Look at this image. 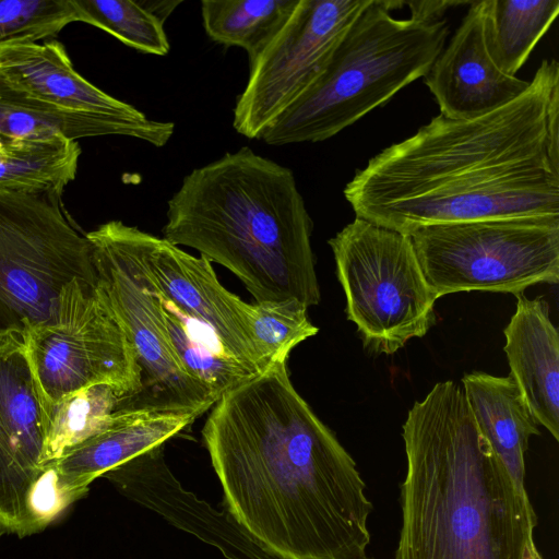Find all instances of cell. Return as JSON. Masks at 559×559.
Listing matches in <instances>:
<instances>
[{
	"label": "cell",
	"mask_w": 559,
	"mask_h": 559,
	"mask_svg": "<svg viewBox=\"0 0 559 559\" xmlns=\"http://www.w3.org/2000/svg\"><path fill=\"white\" fill-rule=\"evenodd\" d=\"M151 290L158 298L164 330L177 359L217 401L226 392L255 376L229 355L209 326L185 314L170 301Z\"/></svg>",
	"instance_id": "obj_20"
},
{
	"label": "cell",
	"mask_w": 559,
	"mask_h": 559,
	"mask_svg": "<svg viewBox=\"0 0 559 559\" xmlns=\"http://www.w3.org/2000/svg\"><path fill=\"white\" fill-rule=\"evenodd\" d=\"M81 147L63 134L4 139L0 153V190L62 194L76 176Z\"/></svg>",
	"instance_id": "obj_21"
},
{
	"label": "cell",
	"mask_w": 559,
	"mask_h": 559,
	"mask_svg": "<svg viewBox=\"0 0 559 559\" xmlns=\"http://www.w3.org/2000/svg\"><path fill=\"white\" fill-rule=\"evenodd\" d=\"M462 384L479 430L518 489L527 492L525 454L531 437L540 431L513 377L472 372L463 377Z\"/></svg>",
	"instance_id": "obj_18"
},
{
	"label": "cell",
	"mask_w": 559,
	"mask_h": 559,
	"mask_svg": "<svg viewBox=\"0 0 559 559\" xmlns=\"http://www.w3.org/2000/svg\"><path fill=\"white\" fill-rule=\"evenodd\" d=\"M312 229L293 170L243 146L185 176L163 238L225 266L257 304L309 308L320 301Z\"/></svg>",
	"instance_id": "obj_4"
},
{
	"label": "cell",
	"mask_w": 559,
	"mask_h": 559,
	"mask_svg": "<svg viewBox=\"0 0 559 559\" xmlns=\"http://www.w3.org/2000/svg\"><path fill=\"white\" fill-rule=\"evenodd\" d=\"M121 397L123 395L112 386L98 384L71 394L52 406L47 414L46 465L105 430Z\"/></svg>",
	"instance_id": "obj_24"
},
{
	"label": "cell",
	"mask_w": 559,
	"mask_h": 559,
	"mask_svg": "<svg viewBox=\"0 0 559 559\" xmlns=\"http://www.w3.org/2000/svg\"><path fill=\"white\" fill-rule=\"evenodd\" d=\"M48 415L21 334L0 338V525L21 538L39 533L69 507L55 464L44 461Z\"/></svg>",
	"instance_id": "obj_11"
},
{
	"label": "cell",
	"mask_w": 559,
	"mask_h": 559,
	"mask_svg": "<svg viewBox=\"0 0 559 559\" xmlns=\"http://www.w3.org/2000/svg\"><path fill=\"white\" fill-rule=\"evenodd\" d=\"M559 64L543 60L524 93L472 119L439 115L356 171V217L409 235L419 227L559 217V150L548 133Z\"/></svg>",
	"instance_id": "obj_2"
},
{
	"label": "cell",
	"mask_w": 559,
	"mask_h": 559,
	"mask_svg": "<svg viewBox=\"0 0 559 559\" xmlns=\"http://www.w3.org/2000/svg\"><path fill=\"white\" fill-rule=\"evenodd\" d=\"M0 75L31 98L58 110L139 124L155 121L83 78L74 69L64 46L55 39L1 44Z\"/></svg>",
	"instance_id": "obj_15"
},
{
	"label": "cell",
	"mask_w": 559,
	"mask_h": 559,
	"mask_svg": "<svg viewBox=\"0 0 559 559\" xmlns=\"http://www.w3.org/2000/svg\"><path fill=\"white\" fill-rule=\"evenodd\" d=\"M394 559H522L537 515L479 430L463 389L435 384L403 425Z\"/></svg>",
	"instance_id": "obj_3"
},
{
	"label": "cell",
	"mask_w": 559,
	"mask_h": 559,
	"mask_svg": "<svg viewBox=\"0 0 559 559\" xmlns=\"http://www.w3.org/2000/svg\"><path fill=\"white\" fill-rule=\"evenodd\" d=\"M84 22L144 53L165 56L170 45L162 23L141 1L74 0Z\"/></svg>",
	"instance_id": "obj_25"
},
{
	"label": "cell",
	"mask_w": 559,
	"mask_h": 559,
	"mask_svg": "<svg viewBox=\"0 0 559 559\" xmlns=\"http://www.w3.org/2000/svg\"><path fill=\"white\" fill-rule=\"evenodd\" d=\"M141 3L153 13L162 23L169 16L174 9L181 1H141Z\"/></svg>",
	"instance_id": "obj_29"
},
{
	"label": "cell",
	"mask_w": 559,
	"mask_h": 559,
	"mask_svg": "<svg viewBox=\"0 0 559 559\" xmlns=\"http://www.w3.org/2000/svg\"><path fill=\"white\" fill-rule=\"evenodd\" d=\"M372 0H299L263 50L234 108L233 127L248 139L264 131L313 83L333 50Z\"/></svg>",
	"instance_id": "obj_12"
},
{
	"label": "cell",
	"mask_w": 559,
	"mask_h": 559,
	"mask_svg": "<svg viewBox=\"0 0 559 559\" xmlns=\"http://www.w3.org/2000/svg\"><path fill=\"white\" fill-rule=\"evenodd\" d=\"M402 1L372 0L313 83L264 131L269 145L328 140L424 78L445 46L444 19H395Z\"/></svg>",
	"instance_id": "obj_5"
},
{
	"label": "cell",
	"mask_w": 559,
	"mask_h": 559,
	"mask_svg": "<svg viewBox=\"0 0 559 559\" xmlns=\"http://www.w3.org/2000/svg\"><path fill=\"white\" fill-rule=\"evenodd\" d=\"M357 559H372V558H369L368 556H365V557L357 558Z\"/></svg>",
	"instance_id": "obj_33"
},
{
	"label": "cell",
	"mask_w": 559,
	"mask_h": 559,
	"mask_svg": "<svg viewBox=\"0 0 559 559\" xmlns=\"http://www.w3.org/2000/svg\"><path fill=\"white\" fill-rule=\"evenodd\" d=\"M408 236L437 298L472 290L519 295L559 281V217L437 224Z\"/></svg>",
	"instance_id": "obj_7"
},
{
	"label": "cell",
	"mask_w": 559,
	"mask_h": 559,
	"mask_svg": "<svg viewBox=\"0 0 559 559\" xmlns=\"http://www.w3.org/2000/svg\"><path fill=\"white\" fill-rule=\"evenodd\" d=\"M346 313L369 350L391 355L435 323L438 299L409 236L356 217L329 241Z\"/></svg>",
	"instance_id": "obj_8"
},
{
	"label": "cell",
	"mask_w": 559,
	"mask_h": 559,
	"mask_svg": "<svg viewBox=\"0 0 559 559\" xmlns=\"http://www.w3.org/2000/svg\"><path fill=\"white\" fill-rule=\"evenodd\" d=\"M174 122L139 124L109 117L55 109L12 86L0 75V136L4 139L45 138L53 134L78 141L82 138L123 135L145 141L156 147L168 143Z\"/></svg>",
	"instance_id": "obj_19"
},
{
	"label": "cell",
	"mask_w": 559,
	"mask_h": 559,
	"mask_svg": "<svg viewBox=\"0 0 559 559\" xmlns=\"http://www.w3.org/2000/svg\"><path fill=\"white\" fill-rule=\"evenodd\" d=\"M522 559H544L535 544L534 538L527 543Z\"/></svg>",
	"instance_id": "obj_30"
},
{
	"label": "cell",
	"mask_w": 559,
	"mask_h": 559,
	"mask_svg": "<svg viewBox=\"0 0 559 559\" xmlns=\"http://www.w3.org/2000/svg\"><path fill=\"white\" fill-rule=\"evenodd\" d=\"M120 230L145 282L155 293L209 326L229 355L253 373L269 367L253 336V304L226 289L211 261L121 221Z\"/></svg>",
	"instance_id": "obj_13"
},
{
	"label": "cell",
	"mask_w": 559,
	"mask_h": 559,
	"mask_svg": "<svg viewBox=\"0 0 559 559\" xmlns=\"http://www.w3.org/2000/svg\"><path fill=\"white\" fill-rule=\"evenodd\" d=\"M403 2V1H402ZM472 1H404L409 7L411 16L425 21L440 20L450 7L471 4Z\"/></svg>",
	"instance_id": "obj_28"
},
{
	"label": "cell",
	"mask_w": 559,
	"mask_h": 559,
	"mask_svg": "<svg viewBox=\"0 0 559 559\" xmlns=\"http://www.w3.org/2000/svg\"><path fill=\"white\" fill-rule=\"evenodd\" d=\"M5 534V531L3 530V527L0 525V538L2 537V535Z\"/></svg>",
	"instance_id": "obj_32"
},
{
	"label": "cell",
	"mask_w": 559,
	"mask_h": 559,
	"mask_svg": "<svg viewBox=\"0 0 559 559\" xmlns=\"http://www.w3.org/2000/svg\"><path fill=\"white\" fill-rule=\"evenodd\" d=\"M514 314L504 329V352L537 424L559 440V335L542 297L516 295Z\"/></svg>",
	"instance_id": "obj_17"
},
{
	"label": "cell",
	"mask_w": 559,
	"mask_h": 559,
	"mask_svg": "<svg viewBox=\"0 0 559 559\" xmlns=\"http://www.w3.org/2000/svg\"><path fill=\"white\" fill-rule=\"evenodd\" d=\"M298 1L203 0V27L213 41L242 48L251 62L287 21Z\"/></svg>",
	"instance_id": "obj_23"
},
{
	"label": "cell",
	"mask_w": 559,
	"mask_h": 559,
	"mask_svg": "<svg viewBox=\"0 0 559 559\" xmlns=\"http://www.w3.org/2000/svg\"><path fill=\"white\" fill-rule=\"evenodd\" d=\"M61 197L0 190V338L47 321L73 278L97 281L92 246Z\"/></svg>",
	"instance_id": "obj_6"
},
{
	"label": "cell",
	"mask_w": 559,
	"mask_h": 559,
	"mask_svg": "<svg viewBox=\"0 0 559 559\" xmlns=\"http://www.w3.org/2000/svg\"><path fill=\"white\" fill-rule=\"evenodd\" d=\"M4 152V138L0 136V153Z\"/></svg>",
	"instance_id": "obj_31"
},
{
	"label": "cell",
	"mask_w": 559,
	"mask_h": 559,
	"mask_svg": "<svg viewBox=\"0 0 559 559\" xmlns=\"http://www.w3.org/2000/svg\"><path fill=\"white\" fill-rule=\"evenodd\" d=\"M22 337L47 414L93 385H110L122 399L141 388L134 350L97 281L66 284L55 313Z\"/></svg>",
	"instance_id": "obj_9"
},
{
	"label": "cell",
	"mask_w": 559,
	"mask_h": 559,
	"mask_svg": "<svg viewBox=\"0 0 559 559\" xmlns=\"http://www.w3.org/2000/svg\"><path fill=\"white\" fill-rule=\"evenodd\" d=\"M97 282L134 350L141 388L120 399L118 411L189 413L200 417L217 402L181 366L167 340L159 301L147 286L120 231L110 221L85 234Z\"/></svg>",
	"instance_id": "obj_10"
},
{
	"label": "cell",
	"mask_w": 559,
	"mask_h": 559,
	"mask_svg": "<svg viewBox=\"0 0 559 559\" xmlns=\"http://www.w3.org/2000/svg\"><path fill=\"white\" fill-rule=\"evenodd\" d=\"M72 22L74 0H0V45L52 38Z\"/></svg>",
	"instance_id": "obj_27"
},
{
	"label": "cell",
	"mask_w": 559,
	"mask_h": 559,
	"mask_svg": "<svg viewBox=\"0 0 559 559\" xmlns=\"http://www.w3.org/2000/svg\"><path fill=\"white\" fill-rule=\"evenodd\" d=\"M318 331L308 308L298 302L253 304V336L267 366L287 361L292 350Z\"/></svg>",
	"instance_id": "obj_26"
},
{
	"label": "cell",
	"mask_w": 559,
	"mask_h": 559,
	"mask_svg": "<svg viewBox=\"0 0 559 559\" xmlns=\"http://www.w3.org/2000/svg\"><path fill=\"white\" fill-rule=\"evenodd\" d=\"M487 0L472 1L449 44L437 57L424 83L440 115L472 119L512 102L528 81L504 73L492 60L486 40Z\"/></svg>",
	"instance_id": "obj_14"
},
{
	"label": "cell",
	"mask_w": 559,
	"mask_h": 559,
	"mask_svg": "<svg viewBox=\"0 0 559 559\" xmlns=\"http://www.w3.org/2000/svg\"><path fill=\"white\" fill-rule=\"evenodd\" d=\"M202 437L227 514L262 548L281 559L367 556L366 484L293 385L287 361L222 395Z\"/></svg>",
	"instance_id": "obj_1"
},
{
	"label": "cell",
	"mask_w": 559,
	"mask_h": 559,
	"mask_svg": "<svg viewBox=\"0 0 559 559\" xmlns=\"http://www.w3.org/2000/svg\"><path fill=\"white\" fill-rule=\"evenodd\" d=\"M558 13V0H487V47L499 69L515 75Z\"/></svg>",
	"instance_id": "obj_22"
},
{
	"label": "cell",
	"mask_w": 559,
	"mask_h": 559,
	"mask_svg": "<svg viewBox=\"0 0 559 559\" xmlns=\"http://www.w3.org/2000/svg\"><path fill=\"white\" fill-rule=\"evenodd\" d=\"M189 413L119 411L109 426L53 462L59 493L68 507L111 469L157 447L190 426Z\"/></svg>",
	"instance_id": "obj_16"
}]
</instances>
